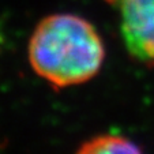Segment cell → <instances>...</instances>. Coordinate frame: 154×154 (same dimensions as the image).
Segmentation results:
<instances>
[{
	"instance_id": "7a4b0ae2",
	"label": "cell",
	"mask_w": 154,
	"mask_h": 154,
	"mask_svg": "<svg viewBox=\"0 0 154 154\" xmlns=\"http://www.w3.org/2000/svg\"><path fill=\"white\" fill-rule=\"evenodd\" d=\"M116 7L120 33L132 57L154 66V0H108Z\"/></svg>"
},
{
	"instance_id": "3957f363",
	"label": "cell",
	"mask_w": 154,
	"mask_h": 154,
	"mask_svg": "<svg viewBox=\"0 0 154 154\" xmlns=\"http://www.w3.org/2000/svg\"><path fill=\"white\" fill-rule=\"evenodd\" d=\"M76 154H143L139 146L127 137L102 134L82 143Z\"/></svg>"
},
{
	"instance_id": "6da1fadb",
	"label": "cell",
	"mask_w": 154,
	"mask_h": 154,
	"mask_svg": "<svg viewBox=\"0 0 154 154\" xmlns=\"http://www.w3.org/2000/svg\"><path fill=\"white\" fill-rule=\"evenodd\" d=\"M32 70L55 89L91 81L105 60V45L87 19L61 12L42 18L27 45Z\"/></svg>"
}]
</instances>
